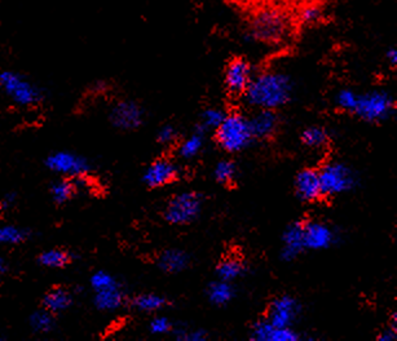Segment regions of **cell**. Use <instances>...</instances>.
Here are the masks:
<instances>
[{
    "label": "cell",
    "instance_id": "cell-1",
    "mask_svg": "<svg viewBox=\"0 0 397 341\" xmlns=\"http://www.w3.org/2000/svg\"><path fill=\"white\" fill-rule=\"evenodd\" d=\"M292 91L290 76L280 71H266L252 76L244 96L250 107L275 110L290 101Z\"/></svg>",
    "mask_w": 397,
    "mask_h": 341
},
{
    "label": "cell",
    "instance_id": "cell-2",
    "mask_svg": "<svg viewBox=\"0 0 397 341\" xmlns=\"http://www.w3.org/2000/svg\"><path fill=\"white\" fill-rule=\"evenodd\" d=\"M215 137L218 144L228 152H242L254 141L249 118L239 113L227 114L215 129Z\"/></svg>",
    "mask_w": 397,
    "mask_h": 341
},
{
    "label": "cell",
    "instance_id": "cell-3",
    "mask_svg": "<svg viewBox=\"0 0 397 341\" xmlns=\"http://www.w3.org/2000/svg\"><path fill=\"white\" fill-rule=\"evenodd\" d=\"M289 32L288 17L277 9L259 11L250 23L249 35L254 40L266 44L280 43Z\"/></svg>",
    "mask_w": 397,
    "mask_h": 341
},
{
    "label": "cell",
    "instance_id": "cell-4",
    "mask_svg": "<svg viewBox=\"0 0 397 341\" xmlns=\"http://www.w3.org/2000/svg\"><path fill=\"white\" fill-rule=\"evenodd\" d=\"M0 88L20 107H34L43 99L42 92L35 84L26 76L11 70L0 73Z\"/></svg>",
    "mask_w": 397,
    "mask_h": 341
},
{
    "label": "cell",
    "instance_id": "cell-5",
    "mask_svg": "<svg viewBox=\"0 0 397 341\" xmlns=\"http://www.w3.org/2000/svg\"><path fill=\"white\" fill-rule=\"evenodd\" d=\"M203 207V198L196 191H185L168 202L163 216L168 224L172 225H188L198 219Z\"/></svg>",
    "mask_w": 397,
    "mask_h": 341
},
{
    "label": "cell",
    "instance_id": "cell-6",
    "mask_svg": "<svg viewBox=\"0 0 397 341\" xmlns=\"http://www.w3.org/2000/svg\"><path fill=\"white\" fill-rule=\"evenodd\" d=\"M322 196L334 197L356 188L357 176L351 167L340 162H330L319 171Z\"/></svg>",
    "mask_w": 397,
    "mask_h": 341
},
{
    "label": "cell",
    "instance_id": "cell-7",
    "mask_svg": "<svg viewBox=\"0 0 397 341\" xmlns=\"http://www.w3.org/2000/svg\"><path fill=\"white\" fill-rule=\"evenodd\" d=\"M393 109V97L389 92L372 91L359 95V101L353 113L359 115L362 121L374 123L387 119Z\"/></svg>",
    "mask_w": 397,
    "mask_h": 341
},
{
    "label": "cell",
    "instance_id": "cell-8",
    "mask_svg": "<svg viewBox=\"0 0 397 341\" xmlns=\"http://www.w3.org/2000/svg\"><path fill=\"white\" fill-rule=\"evenodd\" d=\"M47 168L69 179H82L90 174L91 164L84 157L71 152H56L47 157Z\"/></svg>",
    "mask_w": 397,
    "mask_h": 341
},
{
    "label": "cell",
    "instance_id": "cell-9",
    "mask_svg": "<svg viewBox=\"0 0 397 341\" xmlns=\"http://www.w3.org/2000/svg\"><path fill=\"white\" fill-rule=\"evenodd\" d=\"M300 311L302 306L295 297L280 296L269 305L266 319L275 327H292L300 316Z\"/></svg>",
    "mask_w": 397,
    "mask_h": 341
},
{
    "label": "cell",
    "instance_id": "cell-10",
    "mask_svg": "<svg viewBox=\"0 0 397 341\" xmlns=\"http://www.w3.org/2000/svg\"><path fill=\"white\" fill-rule=\"evenodd\" d=\"M144 109L138 102L131 100H123L112 107L109 118L115 128L122 131L138 129L144 121Z\"/></svg>",
    "mask_w": 397,
    "mask_h": 341
},
{
    "label": "cell",
    "instance_id": "cell-11",
    "mask_svg": "<svg viewBox=\"0 0 397 341\" xmlns=\"http://www.w3.org/2000/svg\"><path fill=\"white\" fill-rule=\"evenodd\" d=\"M254 71L251 64L244 57H235L230 60L224 73V83L230 95H244L251 82Z\"/></svg>",
    "mask_w": 397,
    "mask_h": 341
},
{
    "label": "cell",
    "instance_id": "cell-12",
    "mask_svg": "<svg viewBox=\"0 0 397 341\" xmlns=\"http://www.w3.org/2000/svg\"><path fill=\"white\" fill-rule=\"evenodd\" d=\"M303 235L306 250H326L336 242V232L322 221L303 222Z\"/></svg>",
    "mask_w": 397,
    "mask_h": 341
},
{
    "label": "cell",
    "instance_id": "cell-13",
    "mask_svg": "<svg viewBox=\"0 0 397 341\" xmlns=\"http://www.w3.org/2000/svg\"><path fill=\"white\" fill-rule=\"evenodd\" d=\"M179 176V168L172 160L160 158L146 168L143 181L146 186L157 189L175 181Z\"/></svg>",
    "mask_w": 397,
    "mask_h": 341
},
{
    "label": "cell",
    "instance_id": "cell-14",
    "mask_svg": "<svg viewBox=\"0 0 397 341\" xmlns=\"http://www.w3.org/2000/svg\"><path fill=\"white\" fill-rule=\"evenodd\" d=\"M295 191L302 201L312 203L314 201H319L322 196L321 190L320 174L317 169L314 168H306L302 169L297 177H295Z\"/></svg>",
    "mask_w": 397,
    "mask_h": 341
},
{
    "label": "cell",
    "instance_id": "cell-15",
    "mask_svg": "<svg viewBox=\"0 0 397 341\" xmlns=\"http://www.w3.org/2000/svg\"><path fill=\"white\" fill-rule=\"evenodd\" d=\"M254 341H297L299 335L292 327H275L267 319H260L251 328Z\"/></svg>",
    "mask_w": 397,
    "mask_h": 341
},
{
    "label": "cell",
    "instance_id": "cell-16",
    "mask_svg": "<svg viewBox=\"0 0 397 341\" xmlns=\"http://www.w3.org/2000/svg\"><path fill=\"white\" fill-rule=\"evenodd\" d=\"M304 250L306 246H304V235H303V222L295 221L283 232L281 258L286 263H290L298 258Z\"/></svg>",
    "mask_w": 397,
    "mask_h": 341
},
{
    "label": "cell",
    "instance_id": "cell-17",
    "mask_svg": "<svg viewBox=\"0 0 397 341\" xmlns=\"http://www.w3.org/2000/svg\"><path fill=\"white\" fill-rule=\"evenodd\" d=\"M249 124L251 129L252 137L258 140H266L273 136L278 127V118L275 110L259 109L258 113L249 118Z\"/></svg>",
    "mask_w": 397,
    "mask_h": 341
},
{
    "label": "cell",
    "instance_id": "cell-18",
    "mask_svg": "<svg viewBox=\"0 0 397 341\" xmlns=\"http://www.w3.org/2000/svg\"><path fill=\"white\" fill-rule=\"evenodd\" d=\"M191 264L189 255L183 250L171 249L160 253L158 266L160 270L168 274H177L184 272Z\"/></svg>",
    "mask_w": 397,
    "mask_h": 341
},
{
    "label": "cell",
    "instance_id": "cell-19",
    "mask_svg": "<svg viewBox=\"0 0 397 341\" xmlns=\"http://www.w3.org/2000/svg\"><path fill=\"white\" fill-rule=\"evenodd\" d=\"M126 295L122 286L95 292L93 304L101 311H114L122 308Z\"/></svg>",
    "mask_w": 397,
    "mask_h": 341
},
{
    "label": "cell",
    "instance_id": "cell-20",
    "mask_svg": "<svg viewBox=\"0 0 397 341\" xmlns=\"http://www.w3.org/2000/svg\"><path fill=\"white\" fill-rule=\"evenodd\" d=\"M73 305V294L64 287H54L43 297V308L52 314L68 311Z\"/></svg>",
    "mask_w": 397,
    "mask_h": 341
},
{
    "label": "cell",
    "instance_id": "cell-21",
    "mask_svg": "<svg viewBox=\"0 0 397 341\" xmlns=\"http://www.w3.org/2000/svg\"><path fill=\"white\" fill-rule=\"evenodd\" d=\"M235 287L230 282L218 281L210 283V286L207 288V299L208 301L215 305V306H224L227 304L232 301V299L235 297Z\"/></svg>",
    "mask_w": 397,
    "mask_h": 341
},
{
    "label": "cell",
    "instance_id": "cell-22",
    "mask_svg": "<svg viewBox=\"0 0 397 341\" xmlns=\"http://www.w3.org/2000/svg\"><path fill=\"white\" fill-rule=\"evenodd\" d=\"M167 299L158 294H141L134 297L132 308L141 313H155L167 306Z\"/></svg>",
    "mask_w": 397,
    "mask_h": 341
},
{
    "label": "cell",
    "instance_id": "cell-23",
    "mask_svg": "<svg viewBox=\"0 0 397 341\" xmlns=\"http://www.w3.org/2000/svg\"><path fill=\"white\" fill-rule=\"evenodd\" d=\"M246 272L244 263L236 258H227L220 261V264L216 268L218 280L222 281L235 282L239 280Z\"/></svg>",
    "mask_w": 397,
    "mask_h": 341
},
{
    "label": "cell",
    "instance_id": "cell-24",
    "mask_svg": "<svg viewBox=\"0 0 397 341\" xmlns=\"http://www.w3.org/2000/svg\"><path fill=\"white\" fill-rule=\"evenodd\" d=\"M73 260V256L69 251L61 250V249H52L42 252L39 255V264L48 269H60L69 265Z\"/></svg>",
    "mask_w": 397,
    "mask_h": 341
},
{
    "label": "cell",
    "instance_id": "cell-25",
    "mask_svg": "<svg viewBox=\"0 0 397 341\" xmlns=\"http://www.w3.org/2000/svg\"><path fill=\"white\" fill-rule=\"evenodd\" d=\"M77 193V184L69 177L54 181L49 188V194L57 205H65Z\"/></svg>",
    "mask_w": 397,
    "mask_h": 341
},
{
    "label": "cell",
    "instance_id": "cell-26",
    "mask_svg": "<svg viewBox=\"0 0 397 341\" xmlns=\"http://www.w3.org/2000/svg\"><path fill=\"white\" fill-rule=\"evenodd\" d=\"M205 145V132L201 129H196V132L185 138L182 145L179 146V155L183 160H193L198 157Z\"/></svg>",
    "mask_w": 397,
    "mask_h": 341
},
{
    "label": "cell",
    "instance_id": "cell-27",
    "mask_svg": "<svg viewBox=\"0 0 397 341\" xmlns=\"http://www.w3.org/2000/svg\"><path fill=\"white\" fill-rule=\"evenodd\" d=\"M302 143L306 145L307 148L311 149H320L324 148L328 143V135L326 129L314 126V127H308L303 131L302 133Z\"/></svg>",
    "mask_w": 397,
    "mask_h": 341
},
{
    "label": "cell",
    "instance_id": "cell-28",
    "mask_svg": "<svg viewBox=\"0 0 397 341\" xmlns=\"http://www.w3.org/2000/svg\"><path fill=\"white\" fill-rule=\"evenodd\" d=\"M29 325L32 331L38 334H47L54 328V314L45 308L42 311H34L29 318Z\"/></svg>",
    "mask_w": 397,
    "mask_h": 341
},
{
    "label": "cell",
    "instance_id": "cell-29",
    "mask_svg": "<svg viewBox=\"0 0 397 341\" xmlns=\"http://www.w3.org/2000/svg\"><path fill=\"white\" fill-rule=\"evenodd\" d=\"M30 233L23 227L16 225H3L0 227V244L15 246L25 242Z\"/></svg>",
    "mask_w": 397,
    "mask_h": 341
},
{
    "label": "cell",
    "instance_id": "cell-30",
    "mask_svg": "<svg viewBox=\"0 0 397 341\" xmlns=\"http://www.w3.org/2000/svg\"><path fill=\"white\" fill-rule=\"evenodd\" d=\"M225 115L227 114L224 113L220 109H216V107L206 109L201 115V121H199L197 128L203 131V132L215 131L220 126V123L225 118Z\"/></svg>",
    "mask_w": 397,
    "mask_h": 341
},
{
    "label": "cell",
    "instance_id": "cell-31",
    "mask_svg": "<svg viewBox=\"0 0 397 341\" xmlns=\"http://www.w3.org/2000/svg\"><path fill=\"white\" fill-rule=\"evenodd\" d=\"M90 285H91L93 292H99V291H104V289H110V288L122 286L113 274L107 273L105 270H99V272L92 274V277L90 278Z\"/></svg>",
    "mask_w": 397,
    "mask_h": 341
},
{
    "label": "cell",
    "instance_id": "cell-32",
    "mask_svg": "<svg viewBox=\"0 0 397 341\" xmlns=\"http://www.w3.org/2000/svg\"><path fill=\"white\" fill-rule=\"evenodd\" d=\"M237 174V167L232 160H220L215 166L214 176L215 180L220 184H230L236 179Z\"/></svg>",
    "mask_w": 397,
    "mask_h": 341
},
{
    "label": "cell",
    "instance_id": "cell-33",
    "mask_svg": "<svg viewBox=\"0 0 397 341\" xmlns=\"http://www.w3.org/2000/svg\"><path fill=\"white\" fill-rule=\"evenodd\" d=\"M357 101H359V95L352 90H342L338 92L336 96V105L345 112L353 113L357 105Z\"/></svg>",
    "mask_w": 397,
    "mask_h": 341
},
{
    "label": "cell",
    "instance_id": "cell-34",
    "mask_svg": "<svg viewBox=\"0 0 397 341\" xmlns=\"http://www.w3.org/2000/svg\"><path fill=\"white\" fill-rule=\"evenodd\" d=\"M322 15H324V9L320 6L309 4V6H307L302 9L300 20H302V23H306V25H314V23L321 21Z\"/></svg>",
    "mask_w": 397,
    "mask_h": 341
},
{
    "label": "cell",
    "instance_id": "cell-35",
    "mask_svg": "<svg viewBox=\"0 0 397 341\" xmlns=\"http://www.w3.org/2000/svg\"><path fill=\"white\" fill-rule=\"evenodd\" d=\"M149 331L153 335H166L174 331V325L167 317H155L149 323Z\"/></svg>",
    "mask_w": 397,
    "mask_h": 341
},
{
    "label": "cell",
    "instance_id": "cell-36",
    "mask_svg": "<svg viewBox=\"0 0 397 341\" xmlns=\"http://www.w3.org/2000/svg\"><path fill=\"white\" fill-rule=\"evenodd\" d=\"M175 336L177 340L205 341L207 339V333L203 330L185 331L184 328H177V330H175Z\"/></svg>",
    "mask_w": 397,
    "mask_h": 341
},
{
    "label": "cell",
    "instance_id": "cell-37",
    "mask_svg": "<svg viewBox=\"0 0 397 341\" xmlns=\"http://www.w3.org/2000/svg\"><path fill=\"white\" fill-rule=\"evenodd\" d=\"M176 137H177V132H176L175 127L171 126V124H167V126H163L158 131L157 140H158L160 144L170 145L175 143Z\"/></svg>",
    "mask_w": 397,
    "mask_h": 341
},
{
    "label": "cell",
    "instance_id": "cell-38",
    "mask_svg": "<svg viewBox=\"0 0 397 341\" xmlns=\"http://www.w3.org/2000/svg\"><path fill=\"white\" fill-rule=\"evenodd\" d=\"M16 203V194L13 193H8L6 194L4 197L0 199V207L3 208V210H9V208H12Z\"/></svg>",
    "mask_w": 397,
    "mask_h": 341
},
{
    "label": "cell",
    "instance_id": "cell-39",
    "mask_svg": "<svg viewBox=\"0 0 397 341\" xmlns=\"http://www.w3.org/2000/svg\"><path fill=\"white\" fill-rule=\"evenodd\" d=\"M397 336V328H393V327H389L386 330H383L382 334L379 335L378 340L381 341H392L396 340Z\"/></svg>",
    "mask_w": 397,
    "mask_h": 341
},
{
    "label": "cell",
    "instance_id": "cell-40",
    "mask_svg": "<svg viewBox=\"0 0 397 341\" xmlns=\"http://www.w3.org/2000/svg\"><path fill=\"white\" fill-rule=\"evenodd\" d=\"M386 57H387V61H389V64H390L391 66H396L397 51L395 48H391V49H389V52L386 54Z\"/></svg>",
    "mask_w": 397,
    "mask_h": 341
},
{
    "label": "cell",
    "instance_id": "cell-41",
    "mask_svg": "<svg viewBox=\"0 0 397 341\" xmlns=\"http://www.w3.org/2000/svg\"><path fill=\"white\" fill-rule=\"evenodd\" d=\"M9 270V265H8L7 260L6 258H0V278H3Z\"/></svg>",
    "mask_w": 397,
    "mask_h": 341
}]
</instances>
